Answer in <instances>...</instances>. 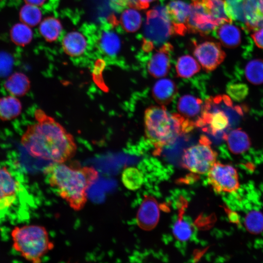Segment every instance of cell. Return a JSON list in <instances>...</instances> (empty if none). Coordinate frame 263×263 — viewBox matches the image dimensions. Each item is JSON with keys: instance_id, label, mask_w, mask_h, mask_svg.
<instances>
[{"instance_id": "7c38bea8", "label": "cell", "mask_w": 263, "mask_h": 263, "mask_svg": "<svg viewBox=\"0 0 263 263\" xmlns=\"http://www.w3.org/2000/svg\"><path fill=\"white\" fill-rule=\"evenodd\" d=\"M160 217V210L157 201L151 196H146L137 213L138 226L145 230H150L157 225Z\"/></svg>"}, {"instance_id": "ac0fdd59", "label": "cell", "mask_w": 263, "mask_h": 263, "mask_svg": "<svg viewBox=\"0 0 263 263\" xmlns=\"http://www.w3.org/2000/svg\"><path fill=\"white\" fill-rule=\"evenodd\" d=\"M62 46L65 52L73 57L81 56L86 51L88 42L86 37L78 31L67 33L62 40Z\"/></svg>"}, {"instance_id": "5bb4252c", "label": "cell", "mask_w": 263, "mask_h": 263, "mask_svg": "<svg viewBox=\"0 0 263 263\" xmlns=\"http://www.w3.org/2000/svg\"><path fill=\"white\" fill-rule=\"evenodd\" d=\"M204 103L201 99L190 94L184 95L178 100L177 109L181 115L198 128L201 118Z\"/></svg>"}, {"instance_id": "d6a6232c", "label": "cell", "mask_w": 263, "mask_h": 263, "mask_svg": "<svg viewBox=\"0 0 263 263\" xmlns=\"http://www.w3.org/2000/svg\"><path fill=\"white\" fill-rule=\"evenodd\" d=\"M172 232L177 240L185 242L188 240L192 236L193 228L190 224L183 219L181 214L174 224Z\"/></svg>"}, {"instance_id": "603a6c76", "label": "cell", "mask_w": 263, "mask_h": 263, "mask_svg": "<svg viewBox=\"0 0 263 263\" xmlns=\"http://www.w3.org/2000/svg\"><path fill=\"white\" fill-rule=\"evenodd\" d=\"M175 68L177 76L181 78H189L201 69L199 63L188 55L180 56L177 60Z\"/></svg>"}, {"instance_id": "74e56055", "label": "cell", "mask_w": 263, "mask_h": 263, "mask_svg": "<svg viewBox=\"0 0 263 263\" xmlns=\"http://www.w3.org/2000/svg\"><path fill=\"white\" fill-rule=\"evenodd\" d=\"M251 37L255 44L263 49V27L254 31Z\"/></svg>"}, {"instance_id": "9a60e30c", "label": "cell", "mask_w": 263, "mask_h": 263, "mask_svg": "<svg viewBox=\"0 0 263 263\" xmlns=\"http://www.w3.org/2000/svg\"><path fill=\"white\" fill-rule=\"evenodd\" d=\"M245 26L254 31L263 27V0H245Z\"/></svg>"}, {"instance_id": "ab89813d", "label": "cell", "mask_w": 263, "mask_h": 263, "mask_svg": "<svg viewBox=\"0 0 263 263\" xmlns=\"http://www.w3.org/2000/svg\"><path fill=\"white\" fill-rule=\"evenodd\" d=\"M26 3L32 4L36 6H40L43 5L46 0H24Z\"/></svg>"}, {"instance_id": "f35d334b", "label": "cell", "mask_w": 263, "mask_h": 263, "mask_svg": "<svg viewBox=\"0 0 263 263\" xmlns=\"http://www.w3.org/2000/svg\"><path fill=\"white\" fill-rule=\"evenodd\" d=\"M155 0H137L138 9H145L147 8L150 2Z\"/></svg>"}, {"instance_id": "2e32d148", "label": "cell", "mask_w": 263, "mask_h": 263, "mask_svg": "<svg viewBox=\"0 0 263 263\" xmlns=\"http://www.w3.org/2000/svg\"><path fill=\"white\" fill-rule=\"evenodd\" d=\"M178 93L177 87L172 80L163 78L157 81L152 90L154 100L160 105L166 106L170 103Z\"/></svg>"}, {"instance_id": "4dcf8cb0", "label": "cell", "mask_w": 263, "mask_h": 263, "mask_svg": "<svg viewBox=\"0 0 263 263\" xmlns=\"http://www.w3.org/2000/svg\"><path fill=\"white\" fill-rule=\"evenodd\" d=\"M19 17L21 22L35 26L41 21L42 12L38 6L26 3L20 10Z\"/></svg>"}, {"instance_id": "7402d4cb", "label": "cell", "mask_w": 263, "mask_h": 263, "mask_svg": "<svg viewBox=\"0 0 263 263\" xmlns=\"http://www.w3.org/2000/svg\"><path fill=\"white\" fill-rule=\"evenodd\" d=\"M5 87L13 96H22L28 92L30 82L25 75L21 73H15L7 79Z\"/></svg>"}, {"instance_id": "83f0119b", "label": "cell", "mask_w": 263, "mask_h": 263, "mask_svg": "<svg viewBox=\"0 0 263 263\" xmlns=\"http://www.w3.org/2000/svg\"><path fill=\"white\" fill-rule=\"evenodd\" d=\"M208 12L219 25L232 22L227 14L225 0H203Z\"/></svg>"}, {"instance_id": "f1b7e54d", "label": "cell", "mask_w": 263, "mask_h": 263, "mask_svg": "<svg viewBox=\"0 0 263 263\" xmlns=\"http://www.w3.org/2000/svg\"><path fill=\"white\" fill-rule=\"evenodd\" d=\"M121 179L127 188L135 190L141 187L144 177L142 173L138 169L134 167H129L123 171Z\"/></svg>"}, {"instance_id": "8d00e7d4", "label": "cell", "mask_w": 263, "mask_h": 263, "mask_svg": "<svg viewBox=\"0 0 263 263\" xmlns=\"http://www.w3.org/2000/svg\"><path fill=\"white\" fill-rule=\"evenodd\" d=\"M112 3L119 8L131 7L138 9L137 0H110Z\"/></svg>"}, {"instance_id": "9c48e42d", "label": "cell", "mask_w": 263, "mask_h": 263, "mask_svg": "<svg viewBox=\"0 0 263 263\" xmlns=\"http://www.w3.org/2000/svg\"><path fill=\"white\" fill-rule=\"evenodd\" d=\"M191 10L187 23L188 32L206 35L219 26L208 12L203 0H192Z\"/></svg>"}, {"instance_id": "d6986e66", "label": "cell", "mask_w": 263, "mask_h": 263, "mask_svg": "<svg viewBox=\"0 0 263 263\" xmlns=\"http://www.w3.org/2000/svg\"><path fill=\"white\" fill-rule=\"evenodd\" d=\"M214 31L216 37L226 47L235 48L241 42V31L232 22H225L219 25Z\"/></svg>"}, {"instance_id": "8992f818", "label": "cell", "mask_w": 263, "mask_h": 263, "mask_svg": "<svg viewBox=\"0 0 263 263\" xmlns=\"http://www.w3.org/2000/svg\"><path fill=\"white\" fill-rule=\"evenodd\" d=\"M144 32V40L153 45L163 43L174 33L165 7L156 6L147 12Z\"/></svg>"}, {"instance_id": "6da1fadb", "label": "cell", "mask_w": 263, "mask_h": 263, "mask_svg": "<svg viewBox=\"0 0 263 263\" xmlns=\"http://www.w3.org/2000/svg\"><path fill=\"white\" fill-rule=\"evenodd\" d=\"M37 123L30 126L22 143L32 157L53 163H65L75 154L77 146L73 135L54 118L39 109Z\"/></svg>"}, {"instance_id": "1f68e13d", "label": "cell", "mask_w": 263, "mask_h": 263, "mask_svg": "<svg viewBox=\"0 0 263 263\" xmlns=\"http://www.w3.org/2000/svg\"><path fill=\"white\" fill-rule=\"evenodd\" d=\"M245 0H225V6L229 19L245 24L244 3Z\"/></svg>"}, {"instance_id": "30bf717a", "label": "cell", "mask_w": 263, "mask_h": 263, "mask_svg": "<svg viewBox=\"0 0 263 263\" xmlns=\"http://www.w3.org/2000/svg\"><path fill=\"white\" fill-rule=\"evenodd\" d=\"M194 55L207 72L215 70L225 57L219 43L206 41L200 43L194 42Z\"/></svg>"}, {"instance_id": "4316f807", "label": "cell", "mask_w": 263, "mask_h": 263, "mask_svg": "<svg viewBox=\"0 0 263 263\" xmlns=\"http://www.w3.org/2000/svg\"><path fill=\"white\" fill-rule=\"evenodd\" d=\"M135 8L130 7L125 10L120 17V23L124 30L128 32H134L140 27L142 17Z\"/></svg>"}, {"instance_id": "f546056e", "label": "cell", "mask_w": 263, "mask_h": 263, "mask_svg": "<svg viewBox=\"0 0 263 263\" xmlns=\"http://www.w3.org/2000/svg\"><path fill=\"white\" fill-rule=\"evenodd\" d=\"M244 74L247 80L255 85L263 83V61L255 59L245 66Z\"/></svg>"}, {"instance_id": "d590c367", "label": "cell", "mask_w": 263, "mask_h": 263, "mask_svg": "<svg viewBox=\"0 0 263 263\" xmlns=\"http://www.w3.org/2000/svg\"><path fill=\"white\" fill-rule=\"evenodd\" d=\"M14 65L13 56L5 51H0V77L10 74Z\"/></svg>"}, {"instance_id": "e575fe53", "label": "cell", "mask_w": 263, "mask_h": 263, "mask_svg": "<svg viewBox=\"0 0 263 263\" xmlns=\"http://www.w3.org/2000/svg\"><path fill=\"white\" fill-rule=\"evenodd\" d=\"M226 92L232 99L240 101L247 96L248 88L246 85L243 83L228 84L227 86Z\"/></svg>"}, {"instance_id": "d4e9b609", "label": "cell", "mask_w": 263, "mask_h": 263, "mask_svg": "<svg viewBox=\"0 0 263 263\" xmlns=\"http://www.w3.org/2000/svg\"><path fill=\"white\" fill-rule=\"evenodd\" d=\"M39 31L41 35L46 40L53 41L60 37L62 27L57 19L53 17L47 18L39 23Z\"/></svg>"}, {"instance_id": "5b68a950", "label": "cell", "mask_w": 263, "mask_h": 263, "mask_svg": "<svg viewBox=\"0 0 263 263\" xmlns=\"http://www.w3.org/2000/svg\"><path fill=\"white\" fill-rule=\"evenodd\" d=\"M217 154L206 135L201 136L198 143L184 150L181 164L183 168L198 174H207L216 162Z\"/></svg>"}, {"instance_id": "836d02e7", "label": "cell", "mask_w": 263, "mask_h": 263, "mask_svg": "<svg viewBox=\"0 0 263 263\" xmlns=\"http://www.w3.org/2000/svg\"><path fill=\"white\" fill-rule=\"evenodd\" d=\"M247 229L253 233H259L263 230V214L259 211L250 212L245 219Z\"/></svg>"}, {"instance_id": "4fadbf2b", "label": "cell", "mask_w": 263, "mask_h": 263, "mask_svg": "<svg viewBox=\"0 0 263 263\" xmlns=\"http://www.w3.org/2000/svg\"><path fill=\"white\" fill-rule=\"evenodd\" d=\"M172 50V46L166 43L151 56L147 64L151 76L158 78L167 75L170 67V53Z\"/></svg>"}, {"instance_id": "44dd1931", "label": "cell", "mask_w": 263, "mask_h": 263, "mask_svg": "<svg viewBox=\"0 0 263 263\" xmlns=\"http://www.w3.org/2000/svg\"><path fill=\"white\" fill-rule=\"evenodd\" d=\"M101 51L106 55L114 56L118 54L121 47V41L118 35L114 31H103L99 38Z\"/></svg>"}, {"instance_id": "3957f363", "label": "cell", "mask_w": 263, "mask_h": 263, "mask_svg": "<svg viewBox=\"0 0 263 263\" xmlns=\"http://www.w3.org/2000/svg\"><path fill=\"white\" fill-rule=\"evenodd\" d=\"M146 137L158 153L161 150L173 144L182 134L192 131L194 125L179 113H170L165 106H151L144 113Z\"/></svg>"}, {"instance_id": "7a4b0ae2", "label": "cell", "mask_w": 263, "mask_h": 263, "mask_svg": "<svg viewBox=\"0 0 263 263\" xmlns=\"http://www.w3.org/2000/svg\"><path fill=\"white\" fill-rule=\"evenodd\" d=\"M46 180L53 191L75 211L82 210L88 198L89 189L99 177L91 166L52 163L43 170Z\"/></svg>"}, {"instance_id": "cb8c5ba5", "label": "cell", "mask_w": 263, "mask_h": 263, "mask_svg": "<svg viewBox=\"0 0 263 263\" xmlns=\"http://www.w3.org/2000/svg\"><path fill=\"white\" fill-rule=\"evenodd\" d=\"M21 105L15 96H7L0 99V118L8 120L17 117L21 113Z\"/></svg>"}, {"instance_id": "ba28073f", "label": "cell", "mask_w": 263, "mask_h": 263, "mask_svg": "<svg viewBox=\"0 0 263 263\" xmlns=\"http://www.w3.org/2000/svg\"><path fill=\"white\" fill-rule=\"evenodd\" d=\"M207 175L208 184L216 193H235L240 188L238 173L230 165L216 161Z\"/></svg>"}, {"instance_id": "52a82bcc", "label": "cell", "mask_w": 263, "mask_h": 263, "mask_svg": "<svg viewBox=\"0 0 263 263\" xmlns=\"http://www.w3.org/2000/svg\"><path fill=\"white\" fill-rule=\"evenodd\" d=\"M220 96L206 99L198 125L204 132L213 136L223 132L229 125L227 115L219 106Z\"/></svg>"}, {"instance_id": "e0dca14e", "label": "cell", "mask_w": 263, "mask_h": 263, "mask_svg": "<svg viewBox=\"0 0 263 263\" xmlns=\"http://www.w3.org/2000/svg\"><path fill=\"white\" fill-rule=\"evenodd\" d=\"M222 138L226 140L229 150L234 154H241L246 152L251 146L248 135L241 128L224 134Z\"/></svg>"}, {"instance_id": "484cf974", "label": "cell", "mask_w": 263, "mask_h": 263, "mask_svg": "<svg viewBox=\"0 0 263 263\" xmlns=\"http://www.w3.org/2000/svg\"><path fill=\"white\" fill-rule=\"evenodd\" d=\"M10 36L12 41L15 44L24 46L32 40L33 32L30 26L21 22L13 26Z\"/></svg>"}, {"instance_id": "8fae6325", "label": "cell", "mask_w": 263, "mask_h": 263, "mask_svg": "<svg viewBox=\"0 0 263 263\" xmlns=\"http://www.w3.org/2000/svg\"><path fill=\"white\" fill-rule=\"evenodd\" d=\"M172 25L174 33L184 34L191 10V4L183 0H170L165 6Z\"/></svg>"}, {"instance_id": "277c9868", "label": "cell", "mask_w": 263, "mask_h": 263, "mask_svg": "<svg viewBox=\"0 0 263 263\" xmlns=\"http://www.w3.org/2000/svg\"><path fill=\"white\" fill-rule=\"evenodd\" d=\"M11 235L15 250L24 259L33 263H41L43 258L55 246L48 231L40 225L15 227Z\"/></svg>"}, {"instance_id": "ffe728a7", "label": "cell", "mask_w": 263, "mask_h": 263, "mask_svg": "<svg viewBox=\"0 0 263 263\" xmlns=\"http://www.w3.org/2000/svg\"><path fill=\"white\" fill-rule=\"evenodd\" d=\"M19 183L6 167H0V201L16 197Z\"/></svg>"}]
</instances>
